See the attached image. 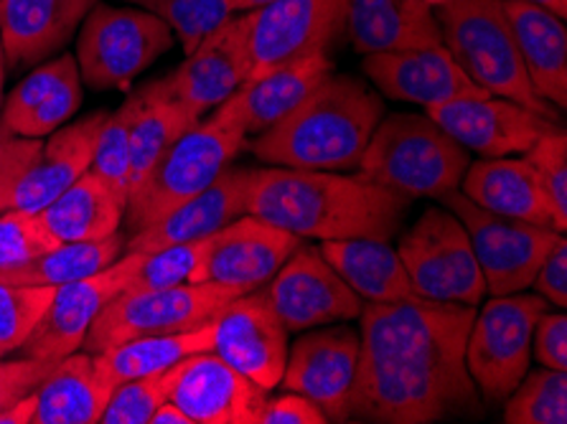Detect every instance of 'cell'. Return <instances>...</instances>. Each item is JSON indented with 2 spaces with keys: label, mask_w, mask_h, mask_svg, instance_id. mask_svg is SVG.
Listing matches in <instances>:
<instances>
[{
  "label": "cell",
  "mask_w": 567,
  "mask_h": 424,
  "mask_svg": "<svg viewBox=\"0 0 567 424\" xmlns=\"http://www.w3.org/2000/svg\"><path fill=\"white\" fill-rule=\"evenodd\" d=\"M178 369L182 363L171 366L158 374L131 379L113 389L105 410L100 414L102 424H151L153 412L158 410L163 402L171 400L174 392Z\"/></svg>",
  "instance_id": "obj_39"
},
{
  "label": "cell",
  "mask_w": 567,
  "mask_h": 424,
  "mask_svg": "<svg viewBox=\"0 0 567 424\" xmlns=\"http://www.w3.org/2000/svg\"><path fill=\"white\" fill-rule=\"evenodd\" d=\"M427 117L441 125L466 151L486 158L527 153L539 137L560 130L555 120L506 97H461L425 107Z\"/></svg>",
  "instance_id": "obj_16"
},
{
  "label": "cell",
  "mask_w": 567,
  "mask_h": 424,
  "mask_svg": "<svg viewBox=\"0 0 567 424\" xmlns=\"http://www.w3.org/2000/svg\"><path fill=\"white\" fill-rule=\"evenodd\" d=\"M468 163L466 148L431 117L394 112L377 123L359 168L408 198H441L461 186Z\"/></svg>",
  "instance_id": "obj_5"
},
{
  "label": "cell",
  "mask_w": 567,
  "mask_h": 424,
  "mask_svg": "<svg viewBox=\"0 0 567 424\" xmlns=\"http://www.w3.org/2000/svg\"><path fill=\"white\" fill-rule=\"evenodd\" d=\"M206 247H209V237L182 241V245H171L156 249V252L143 255L133 280L127 282L123 292L166 290L176 288V285L192 282L206 255Z\"/></svg>",
  "instance_id": "obj_40"
},
{
  "label": "cell",
  "mask_w": 567,
  "mask_h": 424,
  "mask_svg": "<svg viewBox=\"0 0 567 424\" xmlns=\"http://www.w3.org/2000/svg\"><path fill=\"white\" fill-rule=\"evenodd\" d=\"M524 72L549 105H567V31L565 19L532 0H504Z\"/></svg>",
  "instance_id": "obj_26"
},
{
  "label": "cell",
  "mask_w": 567,
  "mask_h": 424,
  "mask_svg": "<svg viewBox=\"0 0 567 424\" xmlns=\"http://www.w3.org/2000/svg\"><path fill=\"white\" fill-rule=\"evenodd\" d=\"M82 105V76L76 59L62 54L25 76L19 86L8 94L3 105V123L11 133L21 137L47 135L62 127L69 117L76 115Z\"/></svg>",
  "instance_id": "obj_23"
},
{
  "label": "cell",
  "mask_w": 567,
  "mask_h": 424,
  "mask_svg": "<svg viewBox=\"0 0 567 424\" xmlns=\"http://www.w3.org/2000/svg\"><path fill=\"white\" fill-rule=\"evenodd\" d=\"M59 361L47 359H16L3 361L0 359V410L8 404L23 400L31 392L44 384V379L54 371Z\"/></svg>",
  "instance_id": "obj_45"
},
{
  "label": "cell",
  "mask_w": 567,
  "mask_h": 424,
  "mask_svg": "<svg viewBox=\"0 0 567 424\" xmlns=\"http://www.w3.org/2000/svg\"><path fill=\"white\" fill-rule=\"evenodd\" d=\"M549 302L543 296H499L474 316L466 369L486 402L499 404L529 371L532 333Z\"/></svg>",
  "instance_id": "obj_10"
},
{
  "label": "cell",
  "mask_w": 567,
  "mask_h": 424,
  "mask_svg": "<svg viewBox=\"0 0 567 424\" xmlns=\"http://www.w3.org/2000/svg\"><path fill=\"white\" fill-rule=\"evenodd\" d=\"M461 186L463 194L481 209L555 229L553 209L527 158H484L468 163Z\"/></svg>",
  "instance_id": "obj_28"
},
{
  "label": "cell",
  "mask_w": 567,
  "mask_h": 424,
  "mask_svg": "<svg viewBox=\"0 0 567 424\" xmlns=\"http://www.w3.org/2000/svg\"><path fill=\"white\" fill-rule=\"evenodd\" d=\"M151 424H194L192 417L174 402H163L156 412H153Z\"/></svg>",
  "instance_id": "obj_50"
},
{
  "label": "cell",
  "mask_w": 567,
  "mask_h": 424,
  "mask_svg": "<svg viewBox=\"0 0 567 424\" xmlns=\"http://www.w3.org/2000/svg\"><path fill=\"white\" fill-rule=\"evenodd\" d=\"M272 0H231V6H235V13H247V11H257V8L268 6Z\"/></svg>",
  "instance_id": "obj_51"
},
{
  "label": "cell",
  "mask_w": 567,
  "mask_h": 424,
  "mask_svg": "<svg viewBox=\"0 0 567 424\" xmlns=\"http://www.w3.org/2000/svg\"><path fill=\"white\" fill-rule=\"evenodd\" d=\"M359 54L441 46V25L427 0H349L347 25Z\"/></svg>",
  "instance_id": "obj_27"
},
{
  "label": "cell",
  "mask_w": 567,
  "mask_h": 424,
  "mask_svg": "<svg viewBox=\"0 0 567 424\" xmlns=\"http://www.w3.org/2000/svg\"><path fill=\"white\" fill-rule=\"evenodd\" d=\"M326 257L343 282L367 302H398L415 296L400 255L380 239L323 241Z\"/></svg>",
  "instance_id": "obj_30"
},
{
  "label": "cell",
  "mask_w": 567,
  "mask_h": 424,
  "mask_svg": "<svg viewBox=\"0 0 567 424\" xmlns=\"http://www.w3.org/2000/svg\"><path fill=\"white\" fill-rule=\"evenodd\" d=\"M441 201L466 227L481 275H484L486 292H492L494 298L532 288L549 249L563 237V231L553 227H539V224L481 209L458 188L441 196Z\"/></svg>",
  "instance_id": "obj_9"
},
{
  "label": "cell",
  "mask_w": 567,
  "mask_h": 424,
  "mask_svg": "<svg viewBox=\"0 0 567 424\" xmlns=\"http://www.w3.org/2000/svg\"><path fill=\"white\" fill-rule=\"evenodd\" d=\"M141 257V252H125V257L115 259L97 275L59 285L44 318L39 320V325L21 345L23 356L62 361L69 353L80 351L100 310L117 298L133 280Z\"/></svg>",
  "instance_id": "obj_13"
},
{
  "label": "cell",
  "mask_w": 567,
  "mask_h": 424,
  "mask_svg": "<svg viewBox=\"0 0 567 424\" xmlns=\"http://www.w3.org/2000/svg\"><path fill=\"white\" fill-rule=\"evenodd\" d=\"M247 141V117L243 107V92L229 94L206 120H199L192 130L178 137L161 155L156 166L145 176L125 204V224L133 234L161 221L176 206L202 194Z\"/></svg>",
  "instance_id": "obj_4"
},
{
  "label": "cell",
  "mask_w": 567,
  "mask_h": 424,
  "mask_svg": "<svg viewBox=\"0 0 567 424\" xmlns=\"http://www.w3.org/2000/svg\"><path fill=\"white\" fill-rule=\"evenodd\" d=\"M435 13L443 46L478 86L496 97L553 117L555 112L532 86L514 41L504 0H445Z\"/></svg>",
  "instance_id": "obj_6"
},
{
  "label": "cell",
  "mask_w": 567,
  "mask_h": 424,
  "mask_svg": "<svg viewBox=\"0 0 567 424\" xmlns=\"http://www.w3.org/2000/svg\"><path fill=\"white\" fill-rule=\"evenodd\" d=\"M41 145L37 137H21L0 123V214L13 206L16 188L39 158Z\"/></svg>",
  "instance_id": "obj_44"
},
{
  "label": "cell",
  "mask_w": 567,
  "mask_h": 424,
  "mask_svg": "<svg viewBox=\"0 0 567 424\" xmlns=\"http://www.w3.org/2000/svg\"><path fill=\"white\" fill-rule=\"evenodd\" d=\"M54 296V285L0 282V345L6 353L21 349L39 320L44 318Z\"/></svg>",
  "instance_id": "obj_41"
},
{
  "label": "cell",
  "mask_w": 567,
  "mask_h": 424,
  "mask_svg": "<svg viewBox=\"0 0 567 424\" xmlns=\"http://www.w3.org/2000/svg\"><path fill=\"white\" fill-rule=\"evenodd\" d=\"M243 288L219 282H186L166 290L120 292L94 318L82 349L100 353L145 335L182 333L212 323Z\"/></svg>",
  "instance_id": "obj_8"
},
{
  "label": "cell",
  "mask_w": 567,
  "mask_h": 424,
  "mask_svg": "<svg viewBox=\"0 0 567 424\" xmlns=\"http://www.w3.org/2000/svg\"><path fill=\"white\" fill-rule=\"evenodd\" d=\"M214 331H217V318L206 325L192 328V331L145 335V339L117 343L107 351L92 353L94 366H97L102 382L115 389L117 384L131 382V379L151 376L176 366L194 353L214 351Z\"/></svg>",
  "instance_id": "obj_32"
},
{
  "label": "cell",
  "mask_w": 567,
  "mask_h": 424,
  "mask_svg": "<svg viewBox=\"0 0 567 424\" xmlns=\"http://www.w3.org/2000/svg\"><path fill=\"white\" fill-rule=\"evenodd\" d=\"M524 158L535 168L543 192L555 216V229L565 234L567 227V135L563 130H553L539 137Z\"/></svg>",
  "instance_id": "obj_43"
},
{
  "label": "cell",
  "mask_w": 567,
  "mask_h": 424,
  "mask_svg": "<svg viewBox=\"0 0 567 424\" xmlns=\"http://www.w3.org/2000/svg\"><path fill=\"white\" fill-rule=\"evenodd\" d=\"M427 3H431V6H443L445 0H427Z\"/></svg>",
  "instance_id": "obj_54"
},
{
  "label": "cell",
  "mask_w": 567,
  "mask_h": 424,
  "mask_svg": "<svg viewBox=\"0 0 567 424\" xmlns=\"http://www.w3.org/2000/svg\"><path fill=\"white\" fill-rule=\"evenodd\" d=\"M537 296H543L549 306H567V239L565 234L557 239V245L549 249L543 267L535 275Z\"/></svg>",
  "instance_id": "obj_48"
},
{
  "label": "cell",
  "mask_w": 567,
  "mask_h": 424,
  "mask_svg": "<svg viewBox=\"0 0 567 424\" xmlns=\"http://www.w3.org/2000/svg\"><path fill=\"white\" fill-rule=\"evenodd\" d=\"M33 414H37V392L3 406L0 410V424H33Z\"/></svg>",
  "instance_id": "obj_49"
},
{
  "label": "cell",
  "mask_w": 567,
  "mask_h": 424,
  "mask_svg": "<svg viewBox=\"0 0 567 424\" xmlns=\"http://www.w3.org/2000/svg\"><path fill=\"white\" fill-rule=\"evenodd\" d=\"M408 204V196L364 176L282 166L250 170L247 194V214L300 239L321 241H390L400 229Z\"/></svg>",
  "instance_id": "obj_2"
},
{
  "label": "cell",
  "mask_w": 567,
  "mask_h": 424,
  "mask_svg": "<svg viewBox=\"0 0 567 424\" xmlns=\"http://www.w3.org/2000/svg\"><path fill=\"white\" fill-rule=\"evenodd\" d=\"M347 8L349 0H272L257 8L250 31V76L329 49L347 25Z\"/></svg>",
  "instance_id": "obj_15"
},
{
  "label": "cell",
  "mask_w": 567,
  "mask_h": 424,
  "mask_svg": "<svg viewBox=\"0 0 567 424\" xmlns=\"http://www.w3.org/2000/svg\"><path fill=\"white\" fill-rule=\"evenodd\" d=\"M137 94L141 110L131 130V194L143 184L161 155L202 120L192 107L178 102L161 80L145 84Z\"/></svg>",
  "instance_id": "obj_33"
},
{
  "label": "cell",
  "mask_w": 567,
  "mask_h": 424,
  "mask_svg": "<svg viewBox=\"0 0 567 424\" xmlns=\"http://www.w3.org/2000/svg\"><path fill=\"white\" fill-rule=\"evenodd\" d=\"M247 194H250V168H225L202 194L176 206L161 221L135 231L125 241V252L148 255L182 241L212 237L229 221L247 214Z\"/></svg>",
  "instance_id": "obj_22"
},
{
  "label": "cell",
  "mask_w": 567,
  "mask_h": 424,
  "mask_svg": "<svg viewBox=\"0 0 567 424\" xmlns=\"http://www.w3.org/2000/svg\"><path fill=\"white\" fill-rule=\"evenodd\" d=\"M504 402L506 424H565L567 374L545 366L532 374L527 371Z\"/></svg>",
  "instance_id": "obj_37"
},
{
  "label": "cell",
  "mask_w": 567,
  "mask_h": 424,
  "mask_svg": "<svg viewBox=\"0 0 567 424\" xmlns=\"http://www.w3.org/2000/svg\"><path fill=\"white\" fill-rule=\"evenodd\" d=\"M265 296L288 331H308L359 318L364 308L362 298L326 262L321 249L311 245H300L286 259V265L272 275Z\"/></svg>",
  "instance_id": "obj_12"
},
{
  "label": "cell",
  "mask_w": 567,
  "mask_h": 424,
  "mask_svg": "<svg viewBox=\"0 0 567 424\" xmlns=\"http://www.w3.org/2000/svg\"><path fill=\"white\" fill-rule=\"evenodd\" d=\"M333 74V62L326 51L293 59L268 72L250 76L243 92V107L247 117V135H257L262 130L286 117L298 102H303L326 76Z\"/></svg>",
  "instance_id": "obj_29"
},
{
  "label": "cell",
  "mask_w": 567,
  "mask_h": 424,
  "mask_svg": "<svg viewBox=\"0 0 567 424\" xmlns=\"http://www.w3.org/2000/svg\"><path fill=\"white\" fill-rule=\"evenodd\" d=\"M3 82H6V54H3V43H0V102H3Z\"/></svg>",
  "instance_id": "obj_53"
},
{
  "label": "cell",
  "mask_w": 567,
  "mask_h": 424,
  "mask_svg": "<svg viewBox=\"0 0 567 424\" xmlns=\"http://www.w3.org/2000/svg\"><path fill=\"white\" fill-rule=\"evenodd\" d=\"M532 3L549 8V11H553L555 15H560V19H565L567 15V0H532Z\"/></svg>",
  "instance_id": "obj_52"
},
{
  "label": "cell",
  "mask_w": 567,
  "mask_h": 424,
  "mask_svg": "<svg viewBox=\"0 0 567 424\" xmlns=\"http://www.w3.org/2000/svg\"><path fill=\"white\" fill-rule=\"evenodd\" d=\"M110 112H94L74 125H62L47 135L39 158L25 170L19 188L13 194L11 209L41 211L62 196L74 180H80L90 170L94 151H97L100 130L105 125Z\"/></svg>",
  "instance_id": "obj_25"
},
{
  "label": "cell",
  "mask_w": 567,
  "mask_h": 424,
  "mask_svg": "<svg viewBox=\"0 0 567 424\" xmlns=\"http://www.w3.org/2000/svg\"><path fill=\"white\" fill-rule=\"evenodd\" d=\"M362 69L390 100L415 102L423 107L492 94L463 72L443 43L427 49L364 54Z\"/></svg>",
  "instance_id": "obj_21"
},
{
  "label": "cell",
  "mask_w": 567,
  "mask_h": 424,
  "mask_svg": "<svg viewBox=\"0 0 567 424\" xmlns=\"http://www.w3.org/2000/svg\"><path fill=\"white\" fill-rule=\"evenodd\" d=\"M398 255L417 298L478 306L486 296L468 231L449 209H427L420 216L402 237Z\"/></svg>",
  "instance_id": "obj_11"
},
{
  "label": "cell",
  "mask_w": 567,
  "mask_h": 424,
  "mask_svg": "<svg viewBox=\"0 0 567 424\" xmlns=\"http://www.w3.org/2000/svg\"><path fill=\"white\" fill-rule=\"evenodd\" d=\"M532 359L539 366L567 371V316L549 313L539 316L535 333H532Z\"/></svg>",
  "instance_id": "obj_46"
},
{
  "label": "cell",
  "mask_w": 567,
  "mask_h": 424,
  "mask_svg": "<svg viewBox=\"0 0 567 424\" xmlns=\"http://www.w3.org/2000/svg\"><path fill=\"white\" fill-rule=\"evenodd\" d=\"M171 402L194 424H257L268 392L214 351L182 361Z\"/></svg>",
  "instance_id": "obj_20"
},
{
  "label": "cell",
  "mask_w": 567,
  "mask_h": 424,
  "mask_svg": "<svg viewBox=\"0 0 567 424\" xmlns=\"http://www.w3.org/2000/svg\"><path fill=\"white\" fill-rule=\"evenodd\" d=\"M0 356H6V351H3V345H0Z\"/></svg>",
  "instance_id": "obj_55"
},
{
  "label": "cell",
  "mask_w": 567,
  "mask_h": 424,
  "mask_svg": "<svg viewBox=\"0 0 567 424\" xmlns=\"http://www.w3.org/2000/svg\"><path fill=\"white\" fill-rule=\"evenodd\" d=\"M100 0H0L6 64L29 66L64 49Z\"/></svg>",
  "instance_id": "obj_24"
},
{
  "label": "cell",
  "mask_w": 567,
  "mask_h": 424,
  "mask_svg": "<svg viewBox=\"0 0 567 424\" xmlns=\"http://www.w3.org/2000/svg\"><path fill=\"white\" fill-rule=\"evenodd\" d=\"M47 227L59 241L105 239L120 229L125 206L115 194L87 170L62 196L41 209Z\"/></svg>",
  "instance_id": "obj_34"
},
{
  "label": "cell",
  "mask_w": 567,
  "mask_h": 424,
  "mask_svg": "<svg viewBox=\"0 0 567 424\" xmlns=\"http://www.w3.org/2000/svg\"><path fill=\"white\" fill-rule=\"evenodd\" d=\"M359 363V333L349 325L311 331L290 345L280 386L321 406L329 422H349V392Z\"/></svg>",
  "instance_id": "obj_17"
},
{
  "label": "cell",
  "mask_w": 567,
  "mask_h": 424,
  "mask_svg": "<svg viewBox=\"0 0 567 424\" xmlns=\"http://www.w3.org/2000/svg\"><path fill=\"white\" fill-rule=\"evenodd\" d=\"M113 394L97 374L92 353H69L37 389L33 424H94Z\"/></svg>",
  "instance_id": "obj_31"
},
{
  "label": "cell",
  "mask_w": 567,
  "mask_h": 424,
  "mask_svg": "<svg viewBox=\"0 0 567 424\" xmlns=\"http://www.w3.org/2000/svg\"><path fill=\"white\" fill-rule=\"evenodd\" d=\"M303 239L270 221L243 214L209 237V247L192 282H219L250 292L286 265Z\"/></svg>",
  "instance_id": "obj_19"
},
{
  "label": "cell",
  "mask_w": 567,
  "mask_h": 424,
  "mask_svg": "<svg viewBox=\"0 0 567 424\" xmlns=\"http://www.w3.org/2000/svg\"><path fill=\"white\" fill-rule=\"evenodd\" d=\"M214 353L265 392L280 386L288 361V328L265 292H245L217 316Z\"/></svg>",
  "instance_id": "obj_18"
},
{
  "label": "cell",
  "mask_w": 567,
  "mask_h": 424,
  "mask_svg": "<svg viewBox=\"0 0 567 424\" xmlns=\"http://www.w3.org/2000/svg\"><path fill=\"white\" fill-rule=\"evenodd\" d=\"M137 110H141V94L135 92L117 107V112L107 115L90 166L92 176H97L123 206L131 196V130Z\"/></svg>",
  "instance_id": "obj_36"
},
{
  "label": "cell",
  "mask_w": 567,
  "mask_h": 424,
  "mask_svg": "<svg viewBox=\"0 0 567 424\" xmlns=\"http://www.w3.org/2000/svg\"><path fill=\"white\" fill-rule=\"evenodd\" d=\"M250 31L252 11L235 13L217 31H212L192 54H186L174 72L163 76V86L196 115L219 107L252 72Z\"/></svg>",
  "instance_id": "obj_14"
},
{
  "label": "cell",
  "mask_w": 567,
  "mask_h": 424,
  "mask_svg": "<svg viewBox=\"0 0 567 424\" xmlns=\"http://www.w3.org/2000/svg\"><path fill=\"white\" fill-rule=\"evenodd\" d=\"M62 245L47 227L41 211L8 209L0 214V267L31 262Z\"/></svg>",
  "instance_id": "obj_42"
},
{
  "label": "cell",
  "mask_w": 567,
  "mask_h": 424,
  "mask_svg": "<svg viewBox=\"0 0 567 424\" xmlns=\"http://www.w3.org/2000/svg\"><path fill=\"white\" fill-rule=\"evenodd\" d=\"M321 406L298 392H286L265 402L257 424H326Z\"/></svg>",
  "instance_id": "obj_47"
},
{
  "label": "cell",
  "mask_w": 567,
  "mask_h": 424,
  "mask_svg": "<svg viewBox=\"0 0 567 424\" xmlns=\"http://www.w3.org/2000/svg\"><path fill=\"white\" fill-rule=\"evenodd\" d=\"M174 46V31L137 6L94 3L76 39V66L92 90H125Z\"/></svg>",
  "instance_id": "obj_7"
},
{
  "label": "cell",
  "mask_w": 567,
  "mask_h": 424,
  "mask_svg": "<svg viewBox=\"0 0 567 424\" xmlns=\"http://www.w3.org/2000/svg\"><path fill=\"white\" fill-rule=\"evenodd\" d=\"M123 3L158 15L182 41L184 54H192L212 31L235 15L231 0H123Z\"/></svg>",
  "instance_id": "obj_38"
},
{
  "label": "cell",
  "mask_w": 567,
  "mask_h": 424,
  "mask_svg": "<svg viewBox=\"0 0 567 424\" xmlns=\"http://www.w3.org/2000/svg\"><path fill=\"white\" fill-rule=\"evenodd\" d=\"M474 316V306L417 296L369 302L359 313L349 420L427 424L476 412V384L466 369Z\"/></svg>",
  "instance_id": "obj_1"
},
{
  "label": "cell",
  "mask_w": 567,
  "mask_h": 424,
  "mask_svg": "<svg viewBox=\"0 0 567 424\" xmlns=\"http://www.w3.org/2000/svg\"><path fill=\"white\" fill-rule=\"evenodd\" d=\"M123 234H110L94 241H62V245L31 262L0 267V282L6 285H66L97 275L123 257Z\"/></svg>",
  "instance_id": "obj_35"
},
{
  "label": "cell",
  "mask_w": 567,
  "mask_h": 424,
  "mask_svg": "<svg viewBox=\"0 0 567 424\" xmlns=\"http://www.w3.org/2000/svg\"><path fill=\"white\" fill-rule=\"evenodd\" d=\"M382 100L354 76H326L303 102L262 133L250 151L268 166L303 170L359 168Z\"/></svg>",
  "instance_id": "obj_3"
}]
</instances>
